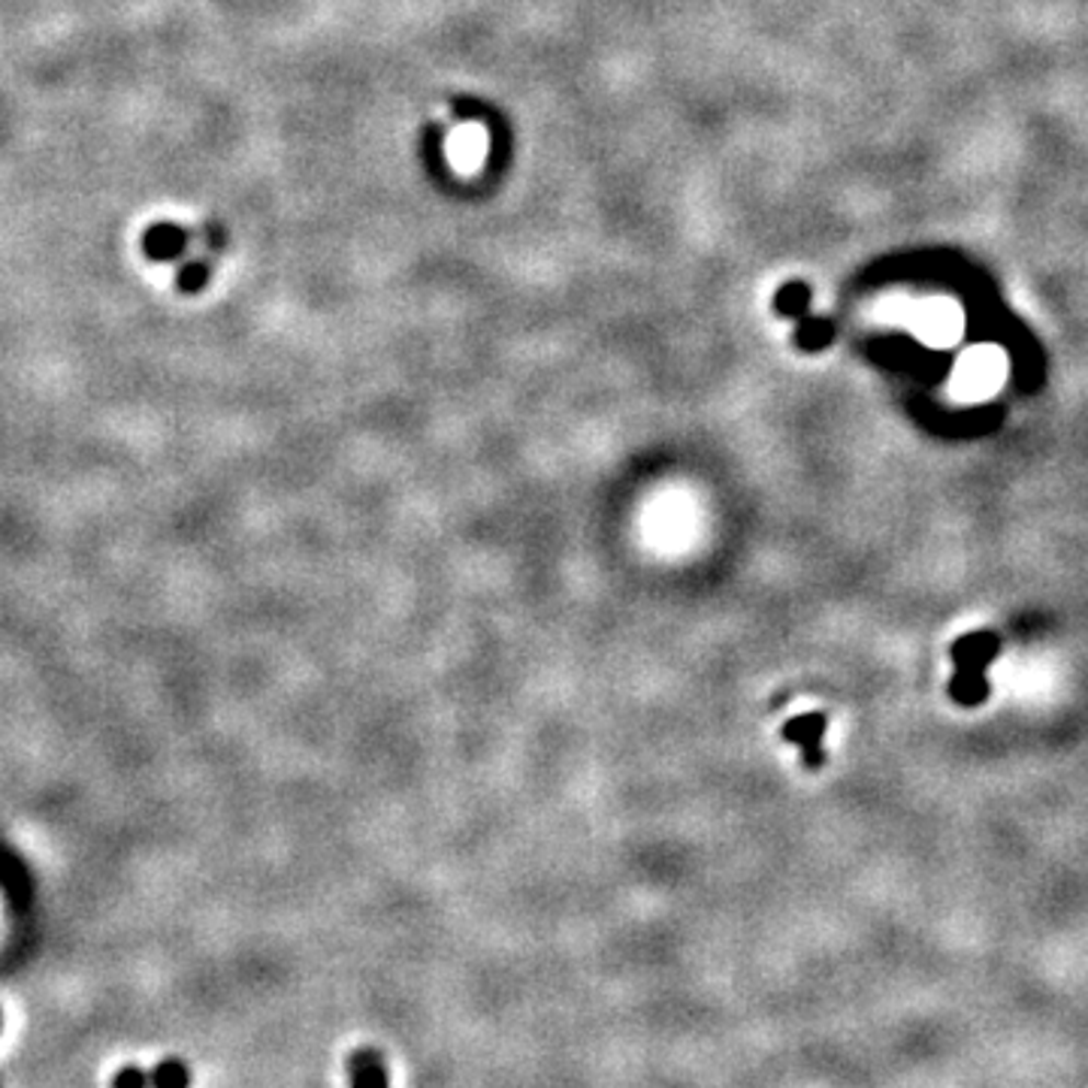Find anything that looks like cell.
I'll return each mask as SVG.
<instances>
[{
    "label": "cell",
    "mask_w": 1088,
    "mask_h": 1088,
    "mask_svg": "<svg viewBox=\"0 0 1088 1088\" xmlns=\"http://www.w3.org/2000/svg\"><path fill=\"white\" fill-rule=\"evenodd\" d=\"M185 249H188V233L179 225H170V221H158V225H151L142 233V254L149 261H179L185 254Z\"/></svg>",
    "instance_id": "5b68a950"
},
{
    "label": "cell",
    "mask_w": 1088,
    "mask_h": 1088,
    "mask_svg": "<svg viewBox=\"0 0 1088 1088\" xmlns=\"http://www.w3.org/2000/svg\"><path fill=\"white\" fill-rule=\"evenodd\" d=\"M351 1088H388V1067L376 1050L351 1055Z\"/></svg>",
    "instance_id": "8992f818"
},
{
    "label": "cell",
    "mask_w": 1088,
    "mask_h": 1088,
    "mask_svg": "<svg viewBox=\"0 0 1088 1088\" xmlns=\"http://www.w3.org/2000/svg\"><path fill=\"white\" fill-rule=\"evenodd\" d=\"M828 720L823 713H808V717H795L789 720L787 729H783V738L795 741L804 753V765L808 768H820L826 763V753H823V735H826Z\"/></svg>",
    "instance_id": "277c9868"
},
{
    "label": "cell",
    "mask_w": 1088,
    "mask_h": 1088,
    "mask_svg": "<svg viewBox=\"0 0 1088 1088\" xmlns=\"http://www.w3.org/2000/svg\"><path fill=\"white\" fill-rule=\"evenodd\" d=\"M1004 376H1007V360H1004L1001 351L992 348V345H976L955 366L952 388L962 400H988L995 390L1001 388Z\"/></svg>",
    "instance_id": "7a4b0ae2"
},
{
    "label": "cell",
    "mask_w": 1088,
    "mask_h": 1088,
    "mask_svg": "<svg viewBox=\"0 0 1088 1088\" xmlns=\"http://www.w3.org/2000/svg\"><path fill=\"white\" fill-rule=\"evenodd\" d=\"M188 1067L179 1058H167L151 1070V1088H188Z\"/></svg>",
    "instance_id": "ba28073f"
},
{
    "label": "cell",
    "mask_w": 1088,
    "mask_h": 1088,
    "mask_svg": "<svg viewBox=\"0 0 1088 1088\" xmlns=\"http://www.w3.org/2000/svg\"><path fill=\"white\" fill-rule=\"evenodd\" d=\"M115 1088H151V1074H146L142 1067H125L115 1074Z\"/></svg>",
    "instance_id": "8fae6325"
},
{
    "label": "cell",
    "mask_w": 1088,
    "mask_h": 1088,
    "mask_svg": "<svg viewBox=\"0 0 1088 1088\" xmlns=\"http://www.w3.org/2000/svg\"><path fill=\"white\" fill-rule=\"evenodd\" d=\"M795 342L808 351L826 348L828 342H832V324H828V321H820V318H801Z\"/></svg>",
    "instance_id": "30bf717a"
},
{
    "label": "cell",
    "mask_w": 1088,
    "mask_h": 1088,
    "mask_svg": "<svg viewBox=\"0 0 1088 1088\" xmlns=\"http://www.w3.org/2000/svg\"><path fill=\"white\" fill-rule=\"evenodd\" d=\"M962 309L950 300H931L923 302L914 312V330L926 345L935 348H947L955 339L962 336Z\"/></svg>",
    "instance_id": "3957f363"
},
{
    "label": "cell",
    "mask_w": 1088,
    "mask_h": 1088,
    "mask_svg": "<svg viewBox=\"0 0 1088 1088\" xmlns=\"http://www.w3.org/2000/svg\"><path fill=\"white\" fill-rule=\"evenodd\" d=\"M998 639L992 632H974L955 641V680H952V699L962 705H980L986 699V665L998 656Z\"/></svg>",
    "instance_id": "6da1fadb"
},
{
    "label": "cell",
    "mask_w": 1088,
    "mask_h": 1088,
    "mask_svg": "<svg viewBox=\"0 0 1088 1088\" xmlns=\"http://www.w3.org/2000/svg\"><path fill=\"white\" fill-rule=\"evenodd\" d=\"M213 276L209 263L206 261H185L179 266V276H175V285L182 294H201L206 288V282Z\"/></svg>",
    "instance_id": "9c48e42d"
},
{
    "label": "cell",
    "mask_w": 1088,
    "mask_h": 1088,
    "mask_svg": "<svg viewBox=\"0 0 1088 1088\" xmlns=\"http://www.w3.org/2000/svg\"><path fill=\"white\" fill-rule=\"evenodd\" d=\"M777 312L783 318H804L808 314V306H811V288L804 282H789L780 288L777 294Z\"/></svg>",
    "instance_id": "52a82bcc"
}]
</instances>
